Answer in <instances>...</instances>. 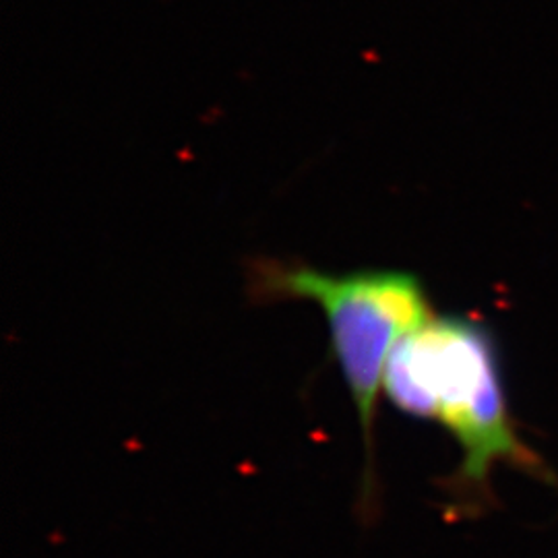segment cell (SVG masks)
I'll use <instances>...</instances> for the list:
<instances>
[{"mask_svg":"<svg viewBox=\"0 0 558 558\" xmlns=\"http://www.w3.org/2000/svg\"><path fill=\"white\" fill-rule=\"evenodd\" d=\"M383 391L401 412L437 420L453 435L468 482H484L499 461L536 463L509 418L495 348L478 325L433 317L401 339Z\"/></svg>","mask_w":558,"mask_h":558,"instance_id":"cell-1","label":"cell"},{"mask_svg":"<svg viewBox=\"0 0 558 558\" xmlns=\"http://www.w3.org/2000/svg\"><path fill=\"white\" fill-rule=\"evenodd\" d=\"M255 294L263 299L313 300L323 308L333 356L371 449L389 359L401 339L433 319L418 279L403 271L333 276L300 263H263L255 274Z\"/></svg>","mask_w":558,"mask_h":558,"instance_id":"cell-2","label":"cell"}]
</instances>
